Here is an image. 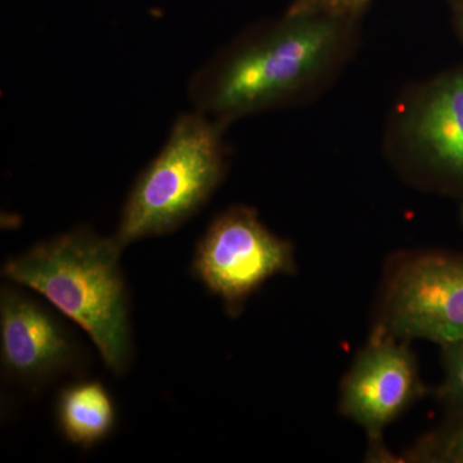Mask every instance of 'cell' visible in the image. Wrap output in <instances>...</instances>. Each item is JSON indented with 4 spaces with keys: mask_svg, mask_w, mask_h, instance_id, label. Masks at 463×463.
I'll list each match as a JSON object with an SVG mask.
<instances>
[{
    "mask_svg": "<svg viewBox=\"0 0 463 463\" xmlns=\"http://www.w3.org/2000/svg\"><path fill=\"white\" fill-rule=\"evenodd\" d=\"M354 23L288 12L246 33L194 75V109L225 127L241 116L306 96L340 65Z\"/></svg>",
    "mask_w": 463,
    "mask_h": 463,
    "instance_id": "6da1fadb",
    "label": "cell"
},
{
    "mask_svg": "<svg viewBox=\"0 0 463 463\" xmlns=\"http://www.w3.org/2000/svg\"><path fill=\"white\" fill-rule=\"evenodd\" d=\"M123 250L116 236L79 228L9 258L2 269L9 282L42 295L83 328L116 376L127 373L134 358Z\"/></svg>",
    "mask_w": 463,
    "mask_h": 463,
    "instance_id": "7a4b0ae2",
    "label": "cell"
},
{
    "mask_svg": "<svg viewBox=\"0 0 463 463\" xmlns=\"http://www.w3.org/2000/svg\"><path fill=\"white\" fill-rule=\"evenodd\" d=\"M223 128L199 111L179 116L125 203L115 234L124 248L172 233L205 205L223 181Z\"/></svg>",
    "mask_w": 463,
    "mask_h": 463,
    "instance_id": "3957f363",
    "label": "cell"
},
{
    "mask_svg": "<svg viewBox=\"0 0 463 463\" xmlns=\"http://www.w3.org/2000/svg\"><path fill=\"white\" fill-rule=\"evenodd\" d=\"M373 334L430 340L463 339V255L428 252L399 260L383 288Z\"/></svg>",
    "mask_w": 463,
    "mask_h": 463,
    "instance_id": "277c9868",
    "label": "cell"
},
{
    "mask_svg": "<svg viewBox=\"0 0 463 463\" xmlns=\"http://www.w3.org/2000/svg\"><path fill=\"white\" fill-rule=\"evenodd\" d=\"M192 270L231 316L268 279L295 272L294 248L246 206L216 216L194 251Z\"/></svg>",
    "mask_w": 463,
    "mask_h": 463,
    "instance_id": "5b68a950",
    "label": "cell"
},
{
    "mask_svg": "<svg viewBox=\"0 0 463 463\" xmlns=\"http://www.w3.org/2000/svg\"><path fill=\"white\" fill-rule=\"evenodd\" d=\"M394 139L401 157L422 178L463 196V67L438 76L407 99Z\"/></svg>",
    "mask_w": 463,
    "mask_h": 463,
    "instance_id": "8992f818",
    "label": "cell"
},
{
    "mask_svg": "<svg viewBox=\"0 0 463 463\" xmlns=\"http://www.w3.org/2000/svg\"><path fill=\"white\" fill-rule=\"evenodd\" d=\"M0 359L7 380L35 392L79 373L85 354L72 332L47 307L14 286L3 285Z\"/></svg>",
    "mask_w": 463,
    "mask_h": 463,
    "instance_id": "52a82bcc",
    "label": "cell"
},
{
    "mask_svg": "<svg viewBox=\"0 0 463 463\" xmlns=\"http://www.w3.org/2000/svg\"><path fill=\"white\" fill-rule=\"evenodd\" d=\"M407 343L373 334L341 383L340 412L364 429L376 453L386 455L380 444L383 430L425 394Z\"/></svg>",
    "mask_w": 463,
    "mask_h": 463,
    "instance_id": "ba28073f",
    "label": "cell"
},
{
    "mask_svg": "<svg viewBox=\"0 0 463 463\" xmlns=\"http://www.w3.org/2000/svg\"><path fill=\"white\" fill-rule=\"evenodd\" d=\"M116 417L114 399L99 381H75L58 394V428L74 446L90 449L102 443L114 431Z\"/></svg>",
    "mask_w": 463,
    "mask_h": 463,
    "instance_id": "9c48e42d",
    "label": "cell"
},
{
    "mask_svg": "<svg viewBox=\"0 0 463 463\" xmlns=\"http://www.w3.org/2000/svg\"><path fill=\"white\" fill-rule=\"evenodd\" d=\"M403 458L405 462L463 463V414L448 416L446 422L420 438Z\"/></svg>",
    "mask_w": 463,
    "mask_h": 463,
    "instance_id": "30bf717a",
    "label": "cell"
},
{
    "mask_svg": "<svg viewBox=\"0 0 463 463\" xmlns=\"http://www.w3.org/2000/svg\"><path fill=\"white\" fill-rule=\"evenodd\" d=\"M444 379L437 390L439 403L448 416L463 414V339L441 346Z\"/></svg>",
    "mask_w": 463,
    "mask_h": 463,
    "instance_id": "8fae6325",
    "label": "cell"
},
{
    "mask_svg": "<svg viewBox=\"0 0 463 463\" xmlns=\"http://www.w3.org/2000/svg\"><path fill=\"white\" fill-rule=\"evenodd\" d=\"M371 2L373 0H294L288 12L355 21Z\"/></svg>",
    "mask_w": 463,
    "mask_h": 463,
    "instance_id": "7c38bea8",
    "label": "cell"
},
{
    "mask_svg": "<svg viewBox=\"0 0 463 463\" xmlns=\"http://www.w3.org/2000/svg\"><path fill=\"white\" fill-rule=\"evenodd\" d=\"M450 8H452L457 33L463 42V0H450Z\"/></svg>",
    "mask_w": 463,
    "mask_h": 463,
    "instance_id": "4fadbf2b",
    "label": "cell"
},
{
    "mask_svg": "<svg viewBox=\"0 0 463 463\" xmlns=\"http://www.w3.org/2000/svg\"><path fill=\"white\" fill-rule=\"evenodd\" d=\"M461 214H462V222H463V203H462Z\"/></svg>",
    "mask_w": 463,
    "mask_h": 463,
    "instance_id": "5bb4252c",
    "label": "cell"
}]
</instances>
